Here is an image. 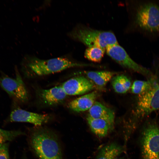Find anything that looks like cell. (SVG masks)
Here are the masks:
<instances>
[{
	"label": "cell",
	"instance_id": "cell-1",
	"mask_svg": "<svg viewBox=\"0 0 159 159\" xmlns=\"http://www.w3.org/2000/svg\"><path fill=\"white\" fill-rule=\"evenodd\" d=\"M158 110L159 83L155 80L149 90L138 95L133 115L124 127V132L125 136L130 138L144 118Z\"/></svg>",
	"mask_w": 159,
	"mask_h": 159
},
{
	"label": "cell",
	"instance_id": "cell-2",
	"mask_svg": "<svg viewBox=\"0 0 159 159\" xmlns=\"http://www.w3.org/2000/svg\"><path fill=\"white\" fill-rule=\"evenodd\" d=\"M29 143L40 159H62L61 148L57 135L45 127L34 129L30 133Z\"/></svg>",
	"mask_w": 159,
	"mask_h": 159
},
{
	"label": "cell",
	"instance_id": "cell-3",
	"mask_svg": "<svg viewBox=\"0 0 159 159\" xmlns=\"http://www.w3.org/2000/svg\"><path fill=\"white\" fill-rule=\"evenodd\" d=\"M134 22L140 32L159 34V4L152 1L139 2L135 9Z\"/></svg>",
	"mask_w": 159,
	"mask_h": 159
},
{
	"label": "cell",
	"instance_id": "cell-4",
	"mask_svg": "<svg viewBox=\"0 0 159 159\" xmlns=\"http://www.w3.org/2000/svg\"><path fill=\"white\" fill-rule=\"evenodd\" d=\"M68 35L88 47H98L106 49L108 46L118 43L113 32L95 29L81 25L76 26Z\"/></svg>",
	"mask_w": 159,
	"mask_h": 159
},
{
	"label": "cell",
	"instance_id": "cell-5",
	"mask_svg": "<svg viewBox=\"0 0 159 159\" xmlns=\"http://www.w3.org/2000/svg\"><path fill=\"white\" fill-rule=\"evenodd\" d=\"M26 65L35 75H46L58 72L67 68L89 65L75 62L64 56L42 59L35 57L27 56Z\"/></svg>",
	"mask_w": 159,
	"mask_h": 159
},
{
	"label": "cell",
	"instance_id": "cell-6",
	"mask_svg": "<svg viewBox=\"0 0 159 159\" xmlns=\"http://www.w3.org/2000/svg\"><path fill=\"white\" fill-rule=\"evenodd\" d=\"M140 159H159V125L154 120L146 122L139 139Z\"/></svg>",
	"mask_w": 159,
	"mask_h": 159
},
{
	"label": "cell",
	"instance_id": "cell-7",
	"mask_svg": "<svg viewBox=\"0 0 159 159\" xmlns=\"http://www.w3.org/2000/svg\"><path fill=\"white\" fill-rule=\"evenodd\" d=\"M106 51L110 57L122 67L145 76L151 75L149 70L133 61L118 43L108 46Z\"/></svg>",
	"mask_w": 159,
	"mask_h": 159
},
{
	"label": "cell",
	"instance_id": "cell-8",
	"mask_svg": "<svg viewBox=\"0 0 159 159\" xmlns=\"http://www.w3.org/2000/svg\"><path fill=\"white\" fill-rule=\"evenodd\" d=\"M12 78L5 77L0 78V85L10 96L21 102L26 101L28 94L22 78L19 73Z\"/></svg>",
	"mask_w": 159,
	"mask_h": 159
},
{
	"label": "cell",
	"instance_id": "cell-9",
	"mask_svg": "<svg viewBox=\"0 0 159 159\" xmlns=\"http://www.w3.org/2000/svg\"><path fill=\"white\" fill-rule=\"evenodd\" d=\"M61 86L67 95H70L85 94L95 87L91 81L83 76L71 78L64 82Z\"/></svg>",
	"mask_w": 159,
	"mask_h": 159
},
{
	"label": "cell",
	"instance_id": "cell-10",
	"mask_svg": "<svg viewBox=\"0 0 159 159\" xmlns=\"http://www.w3.org/2000/svg\"><path fill=\"white\" fill-rule=\"evenodd\" d=\"M50 118L48 115L35 113L21 109L14 110L10 116V120L12 122H28L37 126L47 122Z\"/></svg>",
	"mask_w": 159,
	"mask_h": 159
},
{
	"label": "cell",
	"instance_id": "cell-11",
	"mask_svg": "<svg viewBox=\"0 0 159 159\" xmlns=\"http://www.w3.org/2000/svg\"><path fill=\"white\" fill-rule=\"evenodd\" d=\"M38 95L42 102L48 106H53L62 103L67 95L61 85L48 89L40 90Z\"/></svg>",
	"mask_w": 159,
	"mask_h": 159
},
{
	"label": "cell",
	"instance_id": "cell-12",
	"mask_svg": "<svg viewBox=\"0 0 159 159\" xmlns=\"http://www.w3.org/2000/svg\"><path fill=\"white\" fill-rule=\"evenodd\" d=\"M88 115L94 118L102 119L107 121L113 129L115 118L113 111L100 102L95 101L89 110Z\"/></svg>",
	"mask_w": 159,
	"mask_h": 159
},
{
	"label": "cell",
	"instance_id": "cell-13",
	"mask_svg": "<svg viewBox=\"0 0 159 159\" xmlns=\"http://www.w3.org/2000/svg\"><path fill=\"white\" fill-rule=\"evenodd\" d=\"M98 96L96 91L79 97L70 102L68 104L72 110L80 112L89 110L92 106Z\"/></svg>",
	"mask_w": 159,
	"mask_h": 159
},
{
	"label": "cell",
	"instance_id": "cell-14",
	"mask_svg": "<svg viewBox=\"0 0 159 159\" xmlns=\"http://www.w3.org/2000/svg\"><path fill=\"white\" fill-rule=\"evenodd\" d=\"M87 120L91 131L99 138L105 137L113 130L105 120L93 118L88 115Z\"/></svg>",
	"mask_w": 159,
	"mask_h": 159
},
{
	"label": "cell",
	"instance_id": "cell-15",
	"mask_svg": "<svg viewBox=\"0 0 159 159\" xmlns=\"http://www.w3.org/2000/svg\"><path fill=\"white\" fill-rule=\"evenodd\" d=\"M125 148L115 142L111 143L102 147L95 159H115L125 151Z\"/></svg>",
	"mask_w": 159,
	"mask_h": 159
},
{
	"label": "cell",
	"instance_id": "cell-16",
	"mask_svg": "<svg viewBox=\"0 0 159 159\" xmlns=\"http://www.w3.org/2000/svg\"><path fill=\"white\" fill-rule=\"evenodd\" d=\"M84 73L95 85L99 87L105 86L115 74L108 71H85Z\"/></svg>",
	"mask_w": 159,
	"mask_h": 159
},
{
	"label": "cell",
	"instance_id": "cell-17",
	"mask_svg": "<svg viewBox=\"0 0 159 159\" xmlns=\"http://www.w3.org/2000/svg\"><path fill=\"white\" fill-rule=\"evenodd\" d=\"M111 83L115 91L120 94L126 93L129 90L131 85L130 80L123 74L113 77L112 79Z\"/></svg>",
	"mask_w": 159,
	"mask_h": 159
},
{
	"label": "cell",
	"instance_id": "cell-18",
	"mask_svg": "<svg viewBox=\"0 0 159 159\" xmlns=\"http://www.w3.org/2000/svg\"><path fill=\"white\" fill-rule=\"evenodd\" d=\"M106 49L98 47H88L85 51V57L90 61L99 62L103 57Z\"/></svg>",
	"mask_w": 159,
	"mask_h": 159
},
{
	"label": "cell",
	"instance_id": "cell-19",
	"mask_svg": "<svg viewBox=\"0 0 159 159\" xmlns=\"http://www.w3.org/2000/svg\"><path fill=\"white\" fill-rule=\"evenodd\" d=\"M155 80L152 78L148 81H135L131 87L132 92L138 95L144 93L151 87Z\"/></svg>",
	"mask_w": 159,
	"mask_h": 159
},
{
	"label": "cell",
	"instance_id": "cell-20",
	"mask_svg": "<svg viewBox=\"0 0 159 159\" xmlns=\"http://www.w3.org/2000/svg\"><path fill=\"white\" fill-rule=\"evenodd\" d=\"M25 133L20 131H9L0 128V135L4 137L6 141L10 140L15 137Z\"/></svg>",
	"mask_w": 159,
	"mask_h": 159
},
{
	"label": "cell",
	"instance_id": "cell-21",
	"mask_svg": "<svg viewBox=\"0 0 159 159\" xmlns=\"http://www.w3.org/2000/svg\"><path fill=\"white\" fill-rule=\"evenodd\" d=\"M0 159H9L8 145L4 143L0 145Z\"/></svg>",
	"mask_w": 159,
	"mask_h": 159
},
{
	"label": "cell",
	"instance_id": "cell-22",
	"mask_svg": "<svg viewBox=\"0 0 159 159\" xmlns=\"http://www.w3.org/2000/svg\"><path fill=\"white\" fill-rule=\"evenodd\" d=\"M6 141L5 138L2 136L0 135V145L5 143Z\"/></svg>",
	"mask_w": 159,
	"mask_h": 159
},
{
	"label": "cell",
	"instance_id": "cell-23",
	"mask_svg": "<svg viewBox=\"0 0 159 159\" xmlns=\"http://www.w3.org/2000/svg\"><path fill=\"white\" fill-rule=\"evenodd\" d=\"M115 159H128V158H124V157H121V158H118L117 157L115 158Z\"/></svg>",
	"mask_w": 159,
	"mask_h": 159
}]
</instances>
